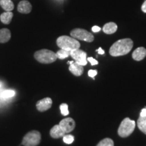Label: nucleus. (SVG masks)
Segmentation results:
<instances>
[{"instance_id":"nucleus-1","label":"nucleus","mask_w":146,"mask_h":146,"mask_svg":"<svg viewBox=\"0 0 146 146\" xmlns=\"http://www.w3.org/2000/svg\"><path fill=\"white\" fill-rule=\"evenodd\" d=\"M133 47V41L131 39H122L116 41L110 48V54L114 57L125 56L129 54Z\"/></svg>"},{"instance_id":"nucleus-2","label":"nucleus","mask_w":146,"mask_h":146,"mask_svg":"<svg viewBox=\"0 0 146 146\" xmlns=\"http://www.w3.org/2000/svg\"><path fill=\"white\" fill-rule=\"evenodd\" d=\"M56 43L60 49L68 51L77 50L81 47V44L77 39H74L72 36L66 35L59 36L56 41Z\"/></svg>"},{"instance_id":"nucleus-3","label":"nucleus","mask_w":146,"mask_h":146,"mask_svg":"<svg viewBox=\"0 0 146 146\" xmlns=\"http://www.w3.org/2000/svg\"><path fill=\"white\" fill-rule=\"evenodd\" d=\"M34 57L36 61L42 64L53 63L58 59L56 53L46 49L36 52L34 54Z\"/></svg>"},{"instance_id":"nucleus-4","label":"nucleus","mask_w":146,"mask_h":146,"mask_svg":"<svg viewBox=\"0 0 146 146\" xmlns=\"http://www.w3.org/2000/svg\"><path fill=\"white\" fill-rule=\"evenodd\" d=\"M135 122L129 118H125L121 122L118 129V135L121 137H127L134 131Z\"/></svg>"},{"instance_id":"nucleus-5","label":"nucleus","mask_w":146,"mask_h":146,"mask_svg":"<svg viewBox=\"0 0 146 146\" xmlns=\"http://www.w3.org/2000/svg\"><path fill=\"white\" fill-rule=\"evenodd\" d=\"M41 133L37 131H31L24 137L22 144L24 146H36L41 141Z\"/></svg>"},{"instance_id":"nucleus-6","label":"nucleus","mask_w":146,"mask_h":146,"mask_svg":"<svg viewBox=\"0 0 146 146\" xmlns=\"http://www.w3.org/2000/svg\"><path fill=\"white\" fill-rule=\"evenodd\" d=\"M70 35L76 39L81 40L86 42H93L94 40V36L91 33H89L85 29H74L70 32Z\"/></svg>"},{"instance_id":"nucleus-7","label":"nucleus","mask_w":146,"mask_h":146,"mask_svg":"<svg viewBox=\"0 0 146 146\" xmlns=\"http://www.w3.org/2000/svg\"><path fill=\"white\" fill-rule=\"evenodd\" d=\"M70 56L74 60V62L82 66H85L87 64V53L80 49L70 51Z\"/></svg>"},{"instance_id":"nucleus-8","label":"nucleus","mask_w":146,"mask_h":146,"mask_svg":"<svg viewBox=\"0 0 146 146\" xmlns=\"http://www.w3.org/2000/svg\"><path fill=\"white\" fill-rule=\"evenodd\" d=\"M59 125L66 134V133H70L71 131L74 130V129L75 128L76 123L72 118H66L60 122Z\"/></svg>"},{"instance_id":"nucleus-9","label":"nucleus","mask_w":146,"mask_h":146,"mask_svg":"<svg viewBox=\"0 0 146 146\" xmlns=\"http://www.w3.org/2000/svg\"><path fill=\"white\" fill-rule=\"evenodd\" d=\"M52 100L50 98H43L41 100H39L36 104V109L39 112H45L52 107Z\"/></svg>"},{"instance_id":"nucleus-10","label":"nucleus","mask_w":146,"mask_h":146,"mask_svg":"<svg viewBox=\"0 0 146 146\" xmlns=\"http://www.w3.org/2000/svg\"><path fill=\"white\" fill-rule=\"evenodd\" d=\"M18 11L22 14H29L32 10L31 3L27 0H23L18 3Z\"/></svg>"},{"instance_id":"nucleus-11","label":"nucleus","mask_w":146,"mask_h":146,"mask_svg":"<svg viewBox=\"0 0 146 146\" xmlns=\"http://www.w3.org/2000/svg\"><path fill=\"white\" fill-rule=\"evenodd\" d=\"M69 70H70V72L72 73V74H74V76H81L84 72L83 66L76 63V62H74L71 64L69 66Z\"/></svg>"},{"instance_id":"nucleus-12","label":"nucleus","mask_w":146,"mask_h":146,"mask_svg":"<svg viewBox=\"0 0 146 146\" xmlns=\"http://www.w3.org/2000/svg\"><path fill=\"white\" fill-rule=\"evenodd\" d=\"M50 133L51 137L54 139L63 137L66 135V133L64 131L63 129H62V127L59 125L54 126L50 130Z\"/></svg>"},{"instance_id":"nucleus-13","label":"nucleus","mask_w":146,"mask_h":146,"mask_svg":"<svg viewBox=\"0 0 146 146\" xmlns=\"http://www.w3.org/2000/svg\"><path fill=\"white\" fill-rule=\"evenodd\" d=\"M146 56V49L143 47H140L137 48L134 51L132 54V57L133 60L136 61H141L143 60Z\"/></svg>"},{"instance_id":"nucleus-14","label":"nucleus","mask_w":146,"mask_h":146,"mask_svg":"<svg viewBox=\"0 0 146 146\" xmlns=\"http://www.w3.org/2000/svg\"><path fill=\"white\" fill-rule=\"evenodd\" d=\"M117 29V25H116V23L110 22V23L105 24L104 26L103 27V32L106 34L110 35L116 33Z\"/></svg>"},{"instance_id":"nucleus-15","label":"nucleus","mask_w":146,"mask_h":146,"mask_svg":"<svg viewBox=\"0 0 146 146\" xmlns=\"http://www.w3.org/2000/svg\"><path fill=\"white\" fill-rule=\"evenodd\" d=\"M11 38L10 31L8 29H0V43H4L8 42Z\"/></svg>"},{"instance_id":"nucleus-16","label":"nucleus","mask_w":146,"mask_h":146,"mask_svg":"<svg viewBox=\"0 0 146 146\" xmlns=\"http://www.w3.org/2000/svg\"><path fill=\"white\" fill-rule=\"evenodd\" d=\"M0 5L6 12H11L14 10V3L11 0H0Z\"/></svg>"},{"instance_id":"nucleus-17","label":"nucleus","mask_w":146,"mask_h":146,"mask_svg":"<svg viewBox=\"0 0 146 146\" xmlns=\"http://www.w3.org/2000/svg\"><path fill=\"white\" fill-rule=\"evenodd\" d=\"M14 14L12 12H3L0 16V20L2 22V23L5 25H9L12 21Z\"/></svg>"},{"instance_id":"nucleus-18","label":"nucleus","mask_w":146,"mask_h":146,"mask_svg":"<svg viewBox=\"0 0 146 146\" xmlns=\"http://www.w3.org/2000/svg\"><path fill=\"white\" fill-rule=\"evenodd\" d=\"M137 127L142 133L146 135V116H139V118L137 120Z\"/></svg>"},{"instance_id":"nucleus-19","label":"nucleus","mask_w":146,"mask_h":146,"mask_svg":"<svg viewBox=\"0 0 146 146\" xmlns=\"http://www.w3.org/2000/svg\"><path fill=\"white\" fill-rule=\"evenodd\" d=\"M56 56H57V58H59L60 60L65 59V58H68V56H70V51L60 49V50L59 51H58L57 53H56Z\"/></svg>"},{"instance_id":"nucleus-20","label":"nucleus","mask_w":146,"mask_h":146,"mask_svg":"<svg viewBox=\"0 0 146 146\" xmlns=\"http://www.w3.org/2000/svg\"><path fill=\"white\" fill-rule=\"evenodd\" d=\"M15 96V91L13 90H5L3 91L2 93H1V95H0V97H1V99L3 100H6L8 98H12Z\"/></svg>"},{"instance_id":"nucleus-21","label":"nucleus","mask_w":146,"mask_h":146,"mask_svg":"<svg viewBox=\"0 0 146 146\" xmlns=\"http://www.w3.org/2000/svg\"><path fill=\"white\" fill-rule=\"evenodd\" d=\"M114 141L110 138H105L102 139L97 146H114Z\"/></svg>"},{"instance_id":"nucleus-22","label":"nucleus","mask_w":146,"mask_h":146,"mask_svg":"<svg viewBox=\"0 0 146 146\" xmlns=\"http://www.w3.org/2000/svg\"><path fill=\"white\" fill-rule=\"evenodd\" d=\"M60 109L62 115H63V116H67V115H68L69 111L68 104H62L60 106Z\"/></svg>"},{"instance_id":"nucleus-23","label":"nucleus","mask_w":146,"mask_h":146,"mask_svg":"<svg viewBox=\"0 0 146 146\" xmlns=\"http://www.w3.org/2000/svg\"><path fill=\"white\" fill-rule=\"evenodd\" d=\"M74 137L72 135H65L63 137V141L66 144H71L74 141Z\"/></svg>"},{"instance_id":"nucleus-24","label":"nucleus","mask_w":146,"mask_h":146,"mask_svg":"<svg viewBox=\"0 0 146 146\" xmlns=\"http://www.w3.org/2000/svg\"><path fill=\"white\" fill-rule=\"evenodd\" d=\"M97 74H98V71L96 70H89L88 72V75L94 79H95L94 77L97 75Z\"/></svg>"},{"instance_id":"nucleus-25","label":"nucleus","mask_w":146,"mask_h":146,"mask_svg":"<svg viewBox=\"0 0 146 146\" xmlns=\"http://www.w3.org/2000/svg\"><path fill=\"white\" fill-rule=\"evenodd\" d=\"M87 61H89V62L91 63V64L92 65V66L98 64V62L96 60H95L94 58H91V57L88 58H87Z\"/></svg>"},{"instance_id":"nucleus-26","label":"nucleus","mask_w":146,"mask_h":146,"mask_svg":"<svg viewBox=\"0 0 146 146\" xmlns=\"http://www.w3.org/2000/svg\"><path fill=\"white\" fill-rule=\"evenodd\" d=\"M91 30H92V31L94 33H98L100 31V30H101V28L98 26H94L92 27V29H91Z\"/></svg>"},{"instance_id":"nucleus-27","label":"nucleus","mask_w":146,"mask_h":146,"mask_svg":"<svg viewBox=\"0 0 146 146\" xmlns=\"http://www.w3.org/2000/svg\"><path fill=\"white\" fill-rule=\"evenodd\" d=\"M141 10L144 12V13H146V0L145 1H144L143 4H142Z\"/></svg>"},{"instance_id":"nucleus-28","label":"nucleus","mask_w":146,"mask_h":146,"mask_svg":"<svg viewBox=\"0 0 146 146\" xmlns=\"http://www.w3.org/2000/svg\"><path fill=\"white\" fill-rule=\"evenodd\" d=\"M146 116V108L142 109L141 113H140V116Z\"/></svg>"},{"instance_id":"nucleus-29","label":"nucleus","mask_w":146,"mask_h":146,"mask_svg":"<svg viewBox=\"0 0 146 146\" xmlns=\"http://www.w3.org/2000/svg\"><path fill=\"white\" fill-rule=\"evenodd\" d=\"M97 52H98V54H102V55L104 54V50L103 49H102L101 47H100V48L97 50Z\"/></svg>"},{"instance_id":"nucleus-30","label":"nucleus","mask_w":146,"mask_h":146,"mask_svg":"<svg viewBox=\"0 0 146 146\" xmlns=\"http://www.w3.org/2000/svg\"><path fill=\"white\" fill-rule=\"evenodd\" d=\"M73 62H74V61H69L68 62V64H72Z\"/></svg>"}]
</instances>
